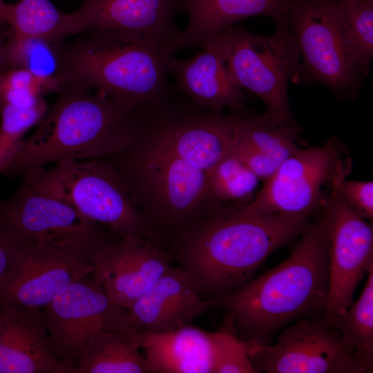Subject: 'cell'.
<instances>
[{
	"label": "cell",
	"mask_w": 373,
	"mask_h": 373,
	"mask_svg": "<svg viewBox=\"0 0 373 373\" xmlns=\"http://www.w3.org/2000/svg\"><path fill=\"white\" fill-rule=\"evenodd\" d=\"M289 255L238 289L208 302L224 308L243 342L269 344L293 321L323 314L329 283V215L327 206L309 222Z\"/></svg>",
	"instance_id": "cell-1"
},
{
	"label": "cell",
	"mask_w": 373,
	"mask_h": 373,
	"mask_svg": "<svg viewBox=\"0 0 373 373\" xmlns=\"http://www.w3.org/2000/svg\"><path fill=\"white\" fill-rule=\"evenodd\" d=\"M309 222L303 215L249 216L220 207L179 233L173 254L210 302L246 285L269 255L300 236Z\"/></svg>",
	"instance_id": "cell-2"
},
{
	"label": "cell",
	"mask_w": 373,
	"mask_h": 373,
	"mask_svg": "<svg viewBox=\"0 0 373 373\" xmlns=\"http://www.w3.org/2000/svg\"><path fill=\"white\" fill-rule=\"evenodd\" d=\"M52 107L23 139L0 175L26 176L65 160L104 159L134 137L136 109L99 93L61 84Z\"/></svg>",
	"instance_id": "cell-3"
},
{
	"label": "cell",
	"mask_w": 373,
	"mask_h": 373,
	"mask_svg": "<svg viewBox=\"0 0 373 373\" xmlns=\"http://www.w3.org/2000/svg\"><path fill=\"white\" fill-rule=\"evenodd\" d=\"M57 53L61 84L95 90L135 109L174 91L167 81L171 46L137 33L93 30L71 44L57 43Z\"/></svg>",
	"instance_id": "cell-4"
},
{
	"label": "cell",
	"mask_w": 373,
	"mask_h": 373,
	"mask_svg": "<svg viewBox=\"0 0 373 373\" xmlns=\"http://www.w3.org/2000/svg\"><path fill=\"white\" fill-rule=\"evenodd\" d=\"M111 162L155 237L185 229L220 208L207 173L134 135Z\"/></svg>",
	"instance_id": "cell-5"
},
{
	"label": "cell",
	"mask_w": 373,
	"mask_h": 373,
	"mask_svg": "<svg viewBox=\"0 0 373 373\" xmlns=\"http://www.w3.org/2000/svg\"><path fill=\"white\" fill-rule=\"evenodd\" d=\"M211 40L233 82L261 99L268 119L275 125L296 124L287 90L299 73L300 56L288 24L276 25L270 35L233 26Z\"/></svg>",
	"instance_id": "cell-6"
},
{
	"label": "cell",
	"mask_w": 373,
	"mask_h": 373,
	"mask_svg": "<svg viewBox=\"0 0 373 373\" xmlns=\"http://www.w3.org/2000/svg\"><path fill=\"white\" fill-rule=\"evenodd\" d=\"M287 24L300 56L295 82L321 84L341 100L356 97L370 68L349 44L341 1L291 0Z\"/></svg>",
	"instance_id": "cell-7"
},
{
	"label": "cell",
	"mask_w": 373,
	"mask_h": 373,
	"mask_svg": "<svg viewBox=\"0 0 373 373\" xmlns=\"http://www.w3.org/2000/svg\"><path fill=\"white\" fill-rule=\"evenodd\" d=\"M27 175L62 195L84 217L119 238H156L115 167L106 159L65 160L52 169Z\"/></svg>",
	"instance_id": "cell-8"
},
{
	"label": "cell",
	"mask_w": 373,
	"mask_h": 373,
	"mask_svg": "<svg viewBox=\"0 0 373 373\" xmlns=\"http://www.w3.org/2000/svg\"><path fill=\"white\" fill-rule=\"evenodd\" d=\"M0 222L20 243L73 251L93 262L100 250L119 238L30 175L23 177L12 196L0 200Z\"/></svg>",
	"instance_id": "cell-9"
},
{
	"label": "cell",
	"mask_w": 373,
	"mask_h": 373,
	"mask_svg": "<svg viewBox=\"0 0 373 373\" xmlns=\"http://www.w3.org/2000/svg\"><path fill=\"white\" fill-rule=\"evenodd\" d=\"M174 92V91H173ZM169 96L136 111L135 136L207 172L231 153V114L199 108Z\"/></svg>",
	"instance_id": "cell-10"
},
{
	"label": "cell",
	"mask_w": 373,
	"mask_h": 373,
	"mask_svg": "<svg viewBox=\"0 0 373 373\" xmlns=\"http://www.w3.org/2000/svg\"><path fill=\"white\" fill-rule=\"evenodd\" d=\"M243 343L257 372L370 373L373 370V365L345 343L323 314L300 318L285 327L274 345Z\"/></svg>",
	"instance_id": "cell-11"
},
{
	"label": "cell",
	"mask_w": 373,
	"mask_h": 373,
	"mask_svg": "<svg viewBox=\"0 0 373 373\" xmlns=\"http://www.w3.org/2000/svg\"><path fill=\"white\" fill-rule=\"evenodd\" d=\"M42 312L55 354L73 373L95 334L134 327L128 309L110 300L94 272L63 289Z\"/></svg>",
	"instance_id": "cell-12"
},
{
	"label": "cell",
	"mask_w": 373,
	"mask_h": 373,
	"mask_svg": "<svg viewBox=\"0 0 373 373\" xmlns=\"http://www.w3.org/2000/svg\"><path fill=\"white\" fill-rule=\"evenodd\" d=\"M339 143L332 137L321 146L298 149L277 167L247 204L233 208L242 216L271 213L309 216L322 201L321 190L347 168Z\"/></svg>",
	"instance_id": "cell-13"
},
{
	"label": "cell",
	"mask_w": 373,
	"mask_h": 373,
	"mask_svg": "<svg viewBox=\"0 0 373 373\" xmlns=\"http://www.w3.org/2000/svg\"><path fill=\"white\" fill-rule=\"evenodd\" d=\"M340 173L325 202L330 222L329 283L323 311L331 325L352 304L354 291L373 265V229L343 198L337 188Z\"/></svg>",
	"instance_id": "cell-14"
},
{
	"label": "cell",
	"mask_w": 373,
	"mask_h": 373,
	"mask_svg": "<svg viewBox=\"0 0 373 373\" xmlns=\"http://www.w3.org/2000/svg\"><path fill=\"white\" fill-rule=\"evenodd\" d=\"M95 269L93 260L77 252L21 243L15 263L0 283V305L44 308L63 289Z\"/></svg>",
	"instance_id": "cell-15"
},
{
	"label": "cell",
	"mask_w": 373,
	"mask_h": 373,
	"mask_svg": "<svg viewBox=\"0 0 373 373\" xmlns=\"http://www.w3.org/2000/svg\"><path fill=\"white\" fill-rule=\"evenodd\" d=\"M174 257L155 240L118 238L93 258L96 277L110 300L128 309L172 266Z\"/></svg>",
	"instance_id": "cell-16"
},
{
	"label": "cell",
	"mask_w": 373,
	"mask_h": 373,
	"mask_svg": "<svg viewBox=\"0 0 373 373\" xmlns=\"http://www.w3.org/2000/svg\"><path fill=\"white\" fill-rule=\"evenodd\" d=\"M0 373H73L55 354L40 308L0 305Z\"/></svg>",
	"instance_id": "cell-17"
},
{
	"label": "cell",
	"mask_w": 373,
	"mask_h": 373,
	"mask_svg": "<svg viewBox=\"0 0 373 373\" xmlns=\"http://www.w3.org/2000/svg\"><path fill=\"white\" fill-rule=\"evenodd\" d=\"M182 10V0H84L73 13L82 31H128L172 48L180 32L175 20Z\"/></svg>",
	"instance_id": "cell-18"
},
{
	"label": "cell",
	"mask_w": 373,
	"mask_h": 373,
	"mask_svg": "<svg viewBox=\"0 0 373 373\" xmlns=\"http://www.w3.org/2000/svg\"><path fill=\"white\" fill-rule=\"evenodd\" d=\"M209 307L188 274L172 265L127 309L139 332L160 333L190 325Z\"/></svg>",
	"instance_id": "cell-19"
},
{
	"label": "cell",
	"mask_w": 373,
	"mask_h": 373,
	"mask_svg": "<svg viewBox=\"0 0 373 373\" xmlns=\"http://www.w3.org/2000/svg\"><path fill=\"white\" fill-rule=\"evenodd\" d=\"M202 48L189 59H170L169 70L175 77L176 90L201 109H243L247 94L233 82L214 41H209Z\"/></svg>",
	"instance_id": "cell-20"
},
{
	"label": "cell",
	"mask_w": 373,
	"mask_h": 373,
	"mask_svg": "<svg viewBox=\"0 0 373 373\" xmlns=\"http://www.w3.org/2000/svg\"><path fill=\"white\" fill-rule=\"evenodd\" d=\"M182 1L189 22L173 44L174 52L182 48L203 47L223 30L255 16L270 17L276 25L287 24L291 0Z\"/></svg>",
	"instance_id": "cell-21"
},
{
	"label": "cell",
	"mask_w": 373,
	"mask_h": 373,
	"mask_svg": "<svg viewBox=\"0 0 373 373\" xmlns=\"http://www.w3.org/2000/svg\"><path fill=\"white\" fill-rule=\"evenodd\" d=\"M139 333L149 373H213L212 332L190 324L166 332Z\"/></svg>",
	"instance_id": "cell-22"
},
{
	"label": "cell",
	"mask_w": 373,
	"mask_h": 373,
	"mask_svg": "<svg viewBox=\"0 0 373 373\" xmlns=\"http://www.w3.org/2000/svg\"><path fill=\"white\" fill-rule=\"evenodd\" d=\"M135 328L99 331L89 342L75 373H149Z\"/></svg>",
	"instance_id": "cell-23"
},
{
	"label": "cell",
	"mask_w": 373,
	"mask_h": 373,
	"mask_svg": "<svg viewBox=\"0 0 373 373\" xmlns=\"http://www.w3.org/2000/svg\"><path fill=\"white\" fill-rule=\"evenodd\" d=\"M6 23L14 34L52 44L82 31L73 12L63 13L49 0H19L8 3Z\"/></svg>",
	"instance_id": "cell-24"
},
{
	"label": "cell",
	"mask_w": 373,
	"mask_h": 373,
	"mask_svg": "<svg viewBox=\"0 0 373 373\" xmlns=\"http://www.w3.org/2000/svg\"><path fill=\"white\" fill-rule=\"evenodd\" d=\"M235 134L269 157L278 166L299 148V128L275 125L265 113H251L245 108L230 113Z\"/></svg>",
	"instance_id": "cell-25"
},
{
	"label": "cell",
	"mask_w": 373,
	"mask_h": 373,
	"mask_svg": "<svg viewBox=\"0 0 373 373\" xmlns=\"http://www.w3.org/2000/svg\"><path fill=\"white\" fill-rule=\"evenodd\" d=\"M360 297L333 323L343 340L373 365V265Z\"/></svg>",
	"instance_id": "cell-26"
},
{
	"label": "cell",
	"mask_w": 373,
	"mask_h": 373,
	"mask_svg": "<svg viewBox=\"0 0 373 373\" xmlns=\"http://www.w3.org/2000/svg\"><path fill=\"white\" fill-rule=\"evenodd\" d=\"M57 44L10 30L5 45L6 70L23 68L42 77L59 79Z\"/></svg>",
	"instance_id": "cell-27"
},
{
	"label": "cell",
	"mask_w": 373,
	"mask_h": 373,
	"mask_svg": "<svg viewBox=\"0 0 373 373\" xmlns=\"http://www.w3.org/2000/svg\"><path fill=\"white\" fill-rule=\"evenodd\" d=\"M206 173L211 193L218 202L249 199L260 180L231 152Z\"/></svg>",
	"instance_id": "cell-28"
},
{
	"label": "cell",
	"mask_w": 373,
	"mask_h": 373,
	"mask_svg": "<svg viewBox=\"0 0 373 373\" xmlns=\"http://www.w3.org/2000/svg\"><path fill=\"white\" fill-rule=\"evenodd\" d=\"M61 86L57 78L42 77L23 68L8 69L0 74V106L32 108L44 94L57 93Z\"/></svg>",
	"instance_id": "cell-29"
},
{
	"label": "cell",
	"mask_w": 373,
	"mask_h": 373,
	"mask_svg": "<svg viewBox=\"0 0 373 373\" xmlns=\"http://www.w3.org/2000/svg\"><path fill=\"white\" fill-rule=\"evenodd\" d=\"M341 3L349 44L358 60L370 68L373 59V0Z\"/></svg>",
	"instance_id": "cell-30"
},
{
	"label": "cell",
	"mask_w": 373,
	"mask_h": 373,
	"mask_svg": "<svg viewBox=\"0 0 373 373\" xmlns=\"http://www.w3.org/2000/svg\"><path fill=\"white\" fill-rule=\"evenodd\" d=\"M47 110L44 99L29 109L8 105L0 106V174L23 140L24 134L41 121Z\"/></svg>",
	"instance_id": "cell-31"
},
{
	"label": "cell",
	"mask_w": 373,
	"mask_h": 373,
	"mask_svg": "<svg viewBox=\"0 0 373 373\" xmlns=\"http://www.w3.org/2000/svg\"><path fill=\"white\" fill-rule=\"evenodd\" d=\"M213 373H256L243 342L231 332H212Z\"/></svg>",
	"instance_id": "cell-32"
},
{
	"label": "cell",
	"mask_w": 373,
	"mask_h": 373,
	"mask_svg": "<svg viewBox=\"0 0 373 373\" xmlns=\"http://www.w3.org/2000/svg\"><path fill=\"white\" fill-rule=\"evenodd\" d=\"M346 175H341L338 180V192L362 218L372 220L373 218V182L347 180L345 179Z\"/></svg>",
	"instance_id": "cell-33"
},
{
	"label": "cell",
	"mask_w": 373,
	"mask_h": 373,
	"mask_svg": "<svg viewBox=\"0 0 373 373\" xmlns=\"http://www.w3.org/2000/svg\"><path fill=\"white\" fill-rule=\"evenodd\" d=\"M231 152L238 157L260 180H267L278 166L275 162L236 134Z\"/></svg>",
	"instance_id": "cell-34"
},
{
	"label": "cell",
	"mask_w": 373,
	"mask_h": 373,
	"mask_svg": "<svg viewBox=\"0 0 373 373\" xmlns=\"http://www.w3.org/2000/svg\"><path fill=\"white\" fill-rule=\"evenodd\" d=\"M20 248L21 243L0 222V283L15 263Z\"/></svg>",
	"instance_id": "cell-35"
},
{
	"label": "cell",
	"mask_w": 373,
	"mask_h": 373,
	"mask_svg": "<svg viewBox=\"0 0 373 373\" xmlns=\"http://www.w3.org/2000/svg\"><path fill=\"white\" fill-rule=\"evenodd\" d=\"M9 33V26L4 22L0 21V74L6 70L5 45Z\"/></svg>",
	"instance_id": "cell-36"
},
{
	"label": "cell",
	"mask_w": 373,
	"mask_h": 373,
	"mask_svg": "<svg viewBox=\"0 0 373 373\" xmlns=\"http://www.w3.org/2000/svg\"><path fill=\"white\" fill-rule=\"evenodd\" d=\"M8 3L0 0V21L6 23V19L8 12Z\"/></svg>",
	"instance_id": "cell-37"
},
{
	"label": "cell",
	"mask_w": 373,
	"mask_h": 373,
	"mask_svg": "<svg viewBox=\"0 0 373 373\" xmlns=\"http://www.w3.org/2000/svg\"><path fill=\"white\" fill-rule=\"evenodd\" d=\"M335 1H341V2H343V1H350V0H335Z\"/></svg>",
	"instance_id": "cell-38"
}]
</instances>
